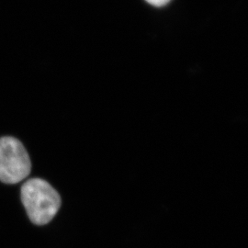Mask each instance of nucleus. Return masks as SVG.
<instances>
[{
  "label": "nucleus",
  "mask_w": 248,
  "mask_h": 248,
  "mask_svg": "<svg viewBox=\"0 0 248 248\" xmlns=\"http://www.w3.org/2000/svg\"><path fill=\"white\" fill-rule=\"evenodd\" d=\"M31 163L23 144L14 137L0 138V181L17 184L31 173Z\"/></svg>",
  "instance_id": "nucleus-2"
},
{
  "label": "nucleus",
  "mask_w": 248,
  "mask_h": 248,
  "mask_svg": "<svg viewBox=\"0 0 248 248\" xmlns=\"http://www.w3.org/2000/svg\"><path fill=\"white\" fill-rule=\"evenodd\" d=\"M145 1L155 7H163L167 4H169L171 0H145Z\"/></svg>",
  "instance_id": "nucleus-3"
},
{
  "label": "nucleus",
  "mask_w": 248,
  "mask_h": 248,
  "mask_svg": "<svg viewBox=\"0 0 248 248\" xmlns=\"http://www.w3.org/2000/svg\"><path fill=\"white\" fill-rule=\"evenodd\" d=\"M21 202L32 223L45 225L51 222L61 206L58 192L42 178H31L21 186Z\"/></svg>",
  "instance_id": "nucleus-1"
}]
</instances>
